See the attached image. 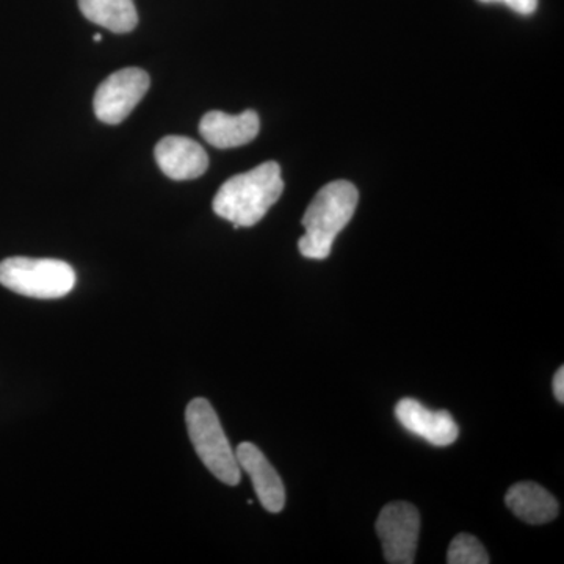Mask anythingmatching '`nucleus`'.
<instances>
[{"label": "nucleus", "mask_w": 564, "mask_h": 564, "mask_svg": "<svg viewBox=\"0 0 564 564\" xmlns=\"http://www.w3.org/2000/svg\"><path fill=\"white\" fill-rule=\"evenodd\" d=\"M284 182L281 166L265 162L251 172L237 174L221 185L214 198V212L234 228H251L281 198Z\"/></svg>", "instance_id": "nucleus-1"}, {"label": "nucleus", "mask_w": 564, "mask_h": 564, "mask_svg": "<svg viewBox=\"0 0 564 564\" xmlns=\"http://www.w3.org/2000/svg\"><path fill=\"white\" fill-rule=\"evenodd\" d=\"M358 202V188L348 181H334L315 195L302 221L299 250L304 258L323 261L332 254L334 240L350 223Z\"/></svg>", "instance_id": "nucleus-2"}, {"label": "nucleus", "mask_w": 564, "mask_h": 564, "mask_svg": "<svg viewBox=\"0 0 564 564\" xmlns=\"http://www.w3.org/2000/svg\"><path fill=\"white\" fill-rule=\"evenodd\" d=\"M185 423L193 447L207 470L221 484L239 485L242 470L212 404L206 399L193 400L185 410Z\"/></svg>", "instance_id": "nucleus-3"}, {"label": "nucleus", "mask_w": 564, "mask_h": 564, "mask_svg": "<svg viewBox=\"0 0 564 564\" xmlns=\"http://www.w3.org/2000/svg\"><path fill=\"white\" fill-rule=\"evenodd\" d=\"M0 284L20 295L55 300L76 285V272L57 259L9 258L0 262Z\"/></svg>", "instance_id": "nucleus-4"}, {"label": "nucleus", "mask_w": 564, "mask_h": 564, "mask_svg": "<svg viewBox=\"0 0 564 564\" xmlns=\"http://www.w3.org/2000/svg\"><path fill=\"white\" fill-rule=\"evenodd\" d=\"M151 79L147 70L124 68L111 74L96 90V117L106 124H120L139 106L150 90Z\"/></svg>", "instance_id": "nucleus-5"}, {"label": "nucleus", "mask_w": 564, "mask_h": 564, "mask_svg": "<svg viewBox=\"0 0 564 564\" xmlns=\"http://www.w3.org/2000/svg\"><path fill=\"white\" fill-rule=\"evenodd\" d=\"M378 538L383 544L386 562L391 564L414 563L421 534V514L414 505L392 502L378 516Z\"/></svg>", "instance_id": "nucleus-6"}, {"label": "nucleus", "mask_w": 564, "mask_h": 564, "mask_svg": "<svg viewBox=\"0 0 564 564\" xmlns=\"http://www.w3.org/2000/svg\"><path fill=\"white\" fill-rule=\"evenodd\" d=\"M395 417L408 432L436 447H447L458 440L459 429L447 411H432L414 399L397 403Z\"/></svg>", "instance_id": "nucleus-7"}, {"label": "nucleus", "mask_w": 564, "mask_h": 564, "mask_svg": "<svg viewBox=\"0 0 564 564\" xmlns=\"http://www.w3.org/2000/svg\"><path fill=\"white\" fill-rule=\"evenodd\" d=\"M154 155L163 174L173 181L196 180L209 166V158L202 144L187 137H165L155 147Z\"/></svg>", "instance_id": "nucleus-8"}, {"label": "nucleus", "mask_w": 564, "mask_h": 564, "mask_svg": "<svg viewBox=\"0 0 564 564\" xmlns=\"http://www.w3.org/2000/svg\"><path fill=\"white\" fill-rule=\"evenodd\" d=\"M240 470L250 475L259 502L270 513H281L285 505V489L280 475L254 444L243 443L236 451Z\"/></svg>", "instance_id": "nucleus-9"}, {"label": "nucleus", "mask_w": 564, "mask_h": 564, "mask_svg": "<svg viewBox=\"0 0 564 564\" xmlns=\"http://www.w3.org/2000/svg\"><path fill=\"white\" fill-rule=\"evenodd\" d=\"M259 129L261 121L254 110H245L240 115L209 111L199 122L203 139L218 150H229L250 143L258 137Z\"/></svg>", "instance_id": "nucleus-10"}, {"label": "nucleus", "mask_w": 564, "mask_h": 564, "mask_svg": "<svg viewBox=\"0 0 564 564\" xmlns=\"http://www.w3.org/2000/svg\"><path fill=\"white\" fill-rule=\"evenodd\" d=\"M505 503L516 518L533 525L554 521L560 511L555 497L533 481L511 486L505 496Z\"/></svg>", "instance_id": "nucleus-11"}, {"label": "nucleus", "mask_w": 564, "mask_h": 564, "mask_svg": "<svg viewBox=\"0 0 564 564\" xmlns=\"http://www.w3.org/2000/svg\"><path fill=\"white\" fill-rule=\"evenodd\" d=\"M84 17L107 31L128 33L139 24L133 0H79Z\"/></svg>", "instance_id": "nucleus-12"}, {"label": "nucleus", "mask_w": 564, "mask_h": 564, "mask_svg": "<svg viewBox=\"0 0 564 564\" xmlns=\"http://www.w3.org/2000/svg\"><path fill=\"white\" fill-rule=\"evenodd\" d=\"M448 564H488L489 555L484 544L469 533H462L452 541L447 552Z\"/></svg>", "instance_id": "nucleus-13"}, {"label": "nucleus", "mask_w": 564, "mask_h": 564, "mask_svg": "<svg viewBox=\"0 0 564 564\" xmlns=\"http://www.w3.org/2000/svg\"><path fill=\"white\" fill-rule=\"evenodd\" d=\"M480 2L505 3V6L510 7L516 13L525 14V17L533 14L538 9V0H480Z\"/></svg>", "instance_id": "nucleus-14"}, {"label": "nucleus", "mask_w": 564, "mask_h": 564, "mask_svg": "<svg viewBox=\"0 0 564 564\" xmlns=\"http://www.w3.org/2000/svg\"><path fill=\"white\" fill-rule=\"evenodd\" d=\"M552 388H554L555 399L558 400L560 403L564 402V367H560L556 370L554 377V383H552Z\"/></svg>", "instance_id": "nucleus-15"}, {"label": "nucleus", "mask_w": 564, "mask_h": 564, "mask_svg": "<svg viewBox=\"0 0 564 564\" xmlns=\"http://www.w3.org/2000/svg\"><path fill=\"white\" fill-rule=\"evenodd\" d=\"M101 40H102L101 33H96V35H95V43H101Z\"/></svg>", "instance_id": "nucleus-16"}]
</instances>
